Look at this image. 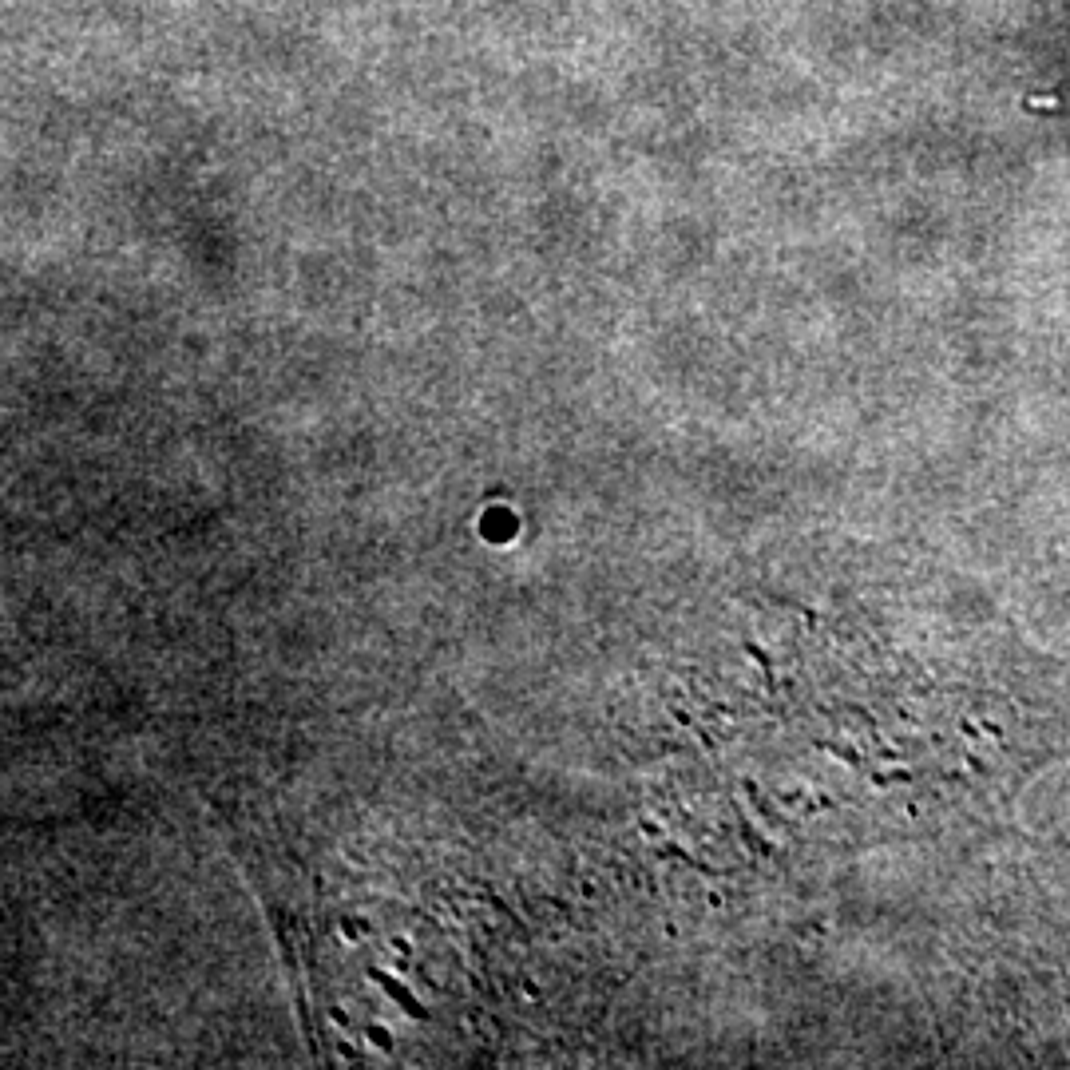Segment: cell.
Listing matches in <instances>:
<instances>
[{
  "instance_id": "cell-3",
  "label": "cell",
  "mask_w": 1070,
  "mask_h": 1070,
  "mask_svg": "<svg viewBox=\"0 0 1070 1070\" xmlns=\"http://www.w3.org/2000/svg\"><path fill=\"white\" fill-rule=\"evenodd\" d=\"M357 1027H361V1031H365V1039H369L373 1047H381L385 1055H393V1051H397V1043H393V1035H389L385 1027H373V1023H357Z\"/></svg>"
},
{
  "instance_id": "cell-6",
  "label": "cell",
  "mask_w": 1070,
  "mask_h": 1070,
  "mask_svg": "<svg viewBox=\"0 0 1070 1070\" xmlns=\"http://www.w3.org/2000/svg\"><path fill=\"white\" fill-rule=\"evenodd\" d=\"M393 948H397L401 956H413V948H409V940H393Z\"/></svg>"
},
{
  "instance_id": "cell-2",
  "label": "cell",
  "mask_w": 1070,
  "mask_h": 1070,
  "mask_svg": "<svg viewBox=\"0 0 1070 1070\" xmlns=\"http://www.w3.org/2000/svg\"><path fill=\"white\" fill-rule=\"evenodd\" d=\"M476 900H484V904H492V908H496V912H500V916H504V920H508V924H512L516 932H520V936H528V928H524V920H520V916H516V912H512V908H508V904H504V900H500V896H496L492 888H480V896H476Z\"/></svg>"
},
{
  "instance_id": "cell-5",
  "label": "cell",
  "mask_w": 1070,
  "mask_h": 1070,
  "mask_svg": "<svg viewBox=\"0 0 1070 1070\" xmlns=\"http://www.w3.org/2000/svg\"><path fill=\"white\" fill-rule=\"evenodd\" d=\"M333 1051H337L341 1059H349V1063H361V1055H357V1051H353L349 1043H333Z\"/></svg>"
},
{
  "instance_id": "cell-4",
  "label": "cell",
  "mask_w": 1070,
  "mask_h": 1070,
  "mask_svg": "<svg viewBox=\"0 0 1070 1070\" xmlns=\"http://www.w3.org/2000/svg\"><path fill=\"white\" fill-rule=\"evenodd\" d=\"M658 856H674V860H682V864H694V868H702V872H710L706 864H698V860H690V856L682 853L678 845H658Z\"/></svg>"
},
{
  "instance_id": "cell-1",
  "label": "cell",
  "mask_w": 1070,
  "mask_h": 1070,
  "mask_svg": "<svg viewBox=\"0 0 1070 1070\" xmlns=\"http://www.w3.org/2000/svg\"><path fill=\"white\" fill-rule=\"evenodd\" d=\"M365 975H369V979H373V983H377V987H381V991H385L409 1019H417V1023H428V1019H432V1011H428L425 1003L409 991V983H401L397 975H389V971H381V967H365Z\"/></svg>"
}]
</instances>
